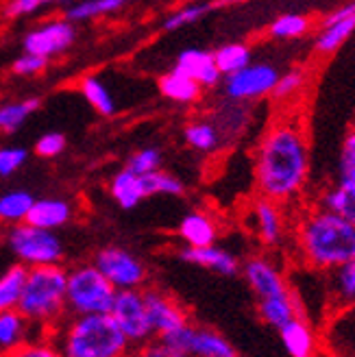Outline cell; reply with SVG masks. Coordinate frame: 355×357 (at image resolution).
I'll return each instance as SVG.
<instances>
[{"label":"cell","mask_w":355,"mask_h":357,"mask_svg":"<svg viewBox=\"0 0 355 357\" xmlns=\"http://www.w3.org/2000/svg\"><path fill=\"white\" fill-rule=\"evenodd\" d=\"M310 176V146L292 122H279L259 139L255 153V183L259 196L277 205L292 201Z\"/></svg>","instance_id":"obj_1"},{"label":"cell","mask_w":355,"mask_h":357,"mask_svg":"<svg viewBox=\"0 0 355 357\" xmlns=\"http://www.w3.org/2000/svg\"><path fill=\"white\" fill-rule=\"evenodd\" d=\"M296 244L303 259L318 271H335L355 261V227L335 213L316 207L296 225Z\"/></svg>","instance_id":"obj_2"},{"label":"cell","mask_w":355,"mask_h":357,"mask_svg":"<svg viewBox=\"0 0 355 357\" xmlns=\"http://www.w3.org/2000/svg\"><path fill=\"white\" fill-rule=\"evenodd\" d=\"M68 271L59 266L29 268L27 283L22 290L20 312L35 327H40L46 335H52L68 314Z\"/></svg>","instance_id":"obj_3"},{"label":"cell","mask_w":355,"mask_h":357,"mask_svg":"<svg viewBox=\"0 0 355 357\" xmlns=\"http://www.w3.org/2000/svg\"><path fill=\"white\" fill-rule=\"evenodd\" d=\"M61 357H129V340L109 314L75 316L57 333Z\"/></svg>","instance_id":"obj_4"},{"label":"cell","mask_w":355,"mask_h":357,"mask_svg":"<svg viewBox=\"0 0 355 357\" xmlns=\"http://www.w3.org/2000/svg\"><path fill=\"white\" fill-rule=\"evenodd\" d=\"M118 290L100 275L94 264L68 271V312L75 316H105L114 307Z\"/></svg>","instance_id":"obj_5"},{"label":"cell","mask_w":355,"mask_h":357,"mask_svg":"<svg viewBox=\"0 0 355 357\" xmlns=\"http://www.w3.org/2000/svg\"><path fill=\"white\" fill-rule=\"evenodd\" d=\"M7 244L24 268L59 266L63 257V242L55 231H44L27 222L11 227Z\"/></svg>","instance_id":"obj_6"},{"label":"cell","mask_w":355,"mask_h":357,"mask_svg":"<svg viewBox=\"0 0 355 357\" xmlns=\"http://www.w3.org/2000/svg\"><path fill=\"white\" fill-rule=\"evenodd\" d=\"M100 275L107 279L118 292L122 290H139L146 281V266L139 257L122 246H105L96 253L92 261Z\"/></svg>","instance_id":"obj_7"},{"label":"cell","mask_w":355,"mask_h":357,"mask_svg":"<svg viewBox=\"0 0 355 357\" xmlns=\"http://www.w3.org/2000/svg\"><path fill=\"white\" fill-rule=\"evenodd\" d=\"M109 316L114 318L118 329L124 333V337L129 340V344H146L155 335L149 312H146L144 292L142 290L118 292Z\"/></svg>","instance_id":"obj_8"},{"label":"cell","mask_w":355,"mask_h":357,"mask_svg":"<svg viewBox=\"0 0 355 357\" xmlns=\"http://www.w3.org/2000/svg\"><path fill=\"white\" fill-rule=\"evenodd\" d=\"M279 77L281 73L271 63H251L240 73L222 79V92L229 100L248 105L264 96H273Z\"/></svg>","instance_id":"obj_9"},{"label":"cell","mask_w":355,"mask_h":357,"mask_svg":"<svg viewBox=\"0 0 355 357\" xmlns=\"http://www.w3.org/2000/svg\"><path fill=\"white\" fill-rule=\"evenodd\" d=\"M77 40V26L63 17H48V20L33 26L22 40L24 52L42 59L57 57L66 52Z\"/></svg>","instance_id":"obj_10"},{"label":"cell","mask_w":355,"mask_h":357,"mask_svg":"<svg viewBox=\"0 0 355 357\" xmlns=\"http://www.w3.org/2000/svg\"><path fill=\"white\" fill-rule=\"evenodd\" d=\"M170 342H174L188 357H238L236 349L225 335L207 327H192L166 335Z\"/></svg>","instance_id":"obj_11"},{"label":"cell","mask_w":355,"mask_h":357,"mask_svg":"<svg viewBox=\"0 0 355 357\" xmlns=\"http://www.w3.org/2000/svg\"><path fill=\"white\" fill-rule=\"evenodd\" d=\"M353 33H355V3H347L338 9L329 11L321 20L314 38V48L321 55H331Z\"/></svg>","instance_id":"obj_12"},{"label":"cell","mask_w":355,"mask_h":357,"mask_svg":"<svg viewBox=\"0 0 355 357\" xmlns=\"http://www.w3.org/2000/svg\"><path fill=\"white\" fill-rule=\"evenodd\" d=\"M242 275L248 283V288L255 292L259 301L288 296V283L283 279L279 268L269 257H251L242 264Z\"/></svg>","instance_id":"obj_13"},{"label":"cell","mask_w":355,"mask_h":357,"mask_svg":"<svg viewBox=\"0 0 355 357\" xmlns=\"http://www.w3.org/2000/svg\"><path fill=\"white\" fill-rule=\"evenodd\" d=\"M144 303H146V312L151 318V327L157 337L172 335L190 325L188 314L181 310L179 303L164 292L144 290Z\"/></svg>","instance_id":"obj_14"},{"label":"cell","mask_w":355,"mask_h":357,"mask_svg":"<svg viewBox=\"0 0 355 357\" xmlns=\"http://www.w3.org/2000/svg\"><path fill=\"white\" fill-rule=\"evenodd\" d=\"M172 70L192 79L194 83H199L201 87H216L222 83V75L214 61V52L203 50V48L181 50Z\"/></svg>","instance_id":"obj_15"},{"label":"cell","mask_w":355,"mask_h":357,"mask_svg":"<svg viewBox=\"0 0 355 357\" xmlns=\"http://www.w3.org/2000/svg\"><path fill=\"white\" fill-rule=\"evenodd\" d=\"M181 259L192 266L205 268L209 273L222 275V277H236L238 273H242L240 259L229 251V248L218 246V244L205 246V248H183Z\"/></svg>","instance_id":"obj_16"},{"label":"cell","mask_w":355,"mask_h":357,"mask_svg":"<svg viewBox=\"0 0 355 357\" xmlns=\"http://www.w3.org/2000/svg\"><path fill=\"white\" fill-rule=\"evenodd\" d=\"M42 335L46 333L40 327H35L17 310L0 314V355H7L33 340H38Z\"/></svg>","instance_id":"obj_17"},{"label":"cell","mask_w":355,"mask_h":357,"mask_svg":"<svg viewBox=\"0 0 355 357\" xmlns=\"http://www.w3.org/2000/svg\"><path fill=\"white\" fill-rule=\"evenodd\" d=\"M325 347L333 357H355V305L338 310L325 329Z\"/></svg>","instance_id":"obj_18"},{"label":"cell","mask_w":355,"mask_h":357,"mask_svg":"<svg viewBox=\"0 0 355 357\" xmlns=\"http://www.w3.org/2000/svg\"><path fill=\"white\" fill-rule=\"evenodd\" d=\"M176 234L186 242V248H205L214 246L218 238L216 222L203 211H190L181 218Z\"/></svg>","instance_id":"obj_19"},{"label":"cell","mask_w":355,"mask_h":357,"mask_svg":"<svg viewBox=\"0 0 355 357\" xmlns=\"http://www.w3.org/2000/svg\"><path fill=\"white\" fill-rule=\"evenodd\" d=\"M253 227H255V236L262 240L266 246H277L283 238V218H281V209L277 203L257 199L253 203Z\"/></svg>","instance_id":"obj_20"},{"label":"cell","mask_w":355,"mask_h":357,"mask_svg":"<svg viewBox=\"0 0 355 357\" xmlns=\"http://www.w3.org/2000/svg\"><path fill=\"white\" fill-rule=\"evenodd\" d=\"M73 205L63 199H38L29 213L27 225L38 227L44 231H57L59 227L73 220Z\"/></svg>","instance_id":"obj_21"},{"label":"cell","mask_w":355,"mask_h":357,"mask_svg":"<svg viewBox=\"0 0 355 357\" xmlns=\"http://www.w3.org/2000/svg\"><path fill=\"white\" fill-rule=\"evenodd\" d=\"M209 120L216 124V129L220 131L222 139H234L246 131L248 122H251V112H248L246 102H236V100L222 98L220 112L216 109Z\"/></svg>","instance_id":"obj_22"},{"label":"cell","mask_w":355,"mask_h":357,"mask_svg":"<svg viewBox=\"0 0 355 357\" xmlns=\"http://www.w3.org/2000/svg\"><path fill=\"white\" fill-rule=\"evenodd\" d=\"M109 194L116 201V205L122 209H133L146 199L144 181H142L139 174L131 172L129 168H122L120 172L114 174L109 183Z\"/></svg>","instance_id":"obj_23"},{"label":"cell","mask_w":355,"mask_h":357,"mask_svg":"<svg viewBox=\"0 0 355 357\" xmlns=\"http://www.w3.org/2000/svg\"><path fill=\"white\" fill-rule=\"evenodd\" d=\"M183 139L192 151H197L201 155L216 153L225 142L220 131L216 129V124L209 118H199V120L188 122L183 129Z\"/></svg>","instance_id":"obj_24"},{"label":"cell","mask_w":355,"mask_h":357,"mask_svg":"<svg viewBox=\"0 0 355 357\" xmlns=\"http://www.w3.org/2000/svg\"><path fill=\"white\" fill-rule=\"evenodd\" d=\"M281 337V344L283 349L288 351L290 357H312L314 355V333L310 329V325L303 320V316L294 318L292 323H288L279 331Z\"/></svg>","instance_id":"obj_25"},{"label":"cell","mask_w":355,"mask_h":357,"mask_svg":"<svg viewBox=\"0 0 355 357\" xmlns=\"http://www.w3.org/2000/svg\"><path fill=\"white\" fill-rule=\"evenodd\" d=\"M159 92H162L164 98L176 105H192L201 98L203 87L183 77L181 73H176V70H170L164 77H159Z\"/></svg>","instance_id":"obj_26"},{"label":"cell","mask_w":355,"mask_h":357,"mask_svg":"<svg viewBox=\"0 0 355 357\" xmlns=\"http://www.w3.org/2000/svg\"><path fill=\"white\" fill-rule=\"evenodd\" d=\"M257 312H259L264 323L275 327L277 331H281L288 323H292L294 318L301 316L299 301L292 294L279 296V298H269V301H259Z\"/></svg>","instance_id":"obj_27"},{"label":"cell","mask_w":355,"mask_h":357,"mask_svg":"<svg viewBox=\"0 0 355 357\" xmlns=\"http://www.w3.org/2000/svg\"><path fill=\"white\" fill-rule=\"evenodd\" d=\"M318 207H323L335 216H340L349 225L355 227V185L349 183H335L327 188L321 194V203Z\"/></svg>","instance_id":"obj_28"},{"label":"cell","mask_w":355,"mask_h":357,"mask_svg":"<svg viewBox=\"0 0 355 357\" xmlns=\"http://www.w3.org/2000/svg\"><path fill=\"white\" fill-rule=\"evenodd\" d=\"M35 201L38 199L27 190H11L3 194L0 196V220L9 222L11 227L24 225Z\"/></svg>","instance_id":"obj_29"},{"label":"cell","mask_w":355,"mask_h":357,"mask_svg":"<svg viewBox=\"0 0 355 357\" xmlns=\"http://www.w3.org/2000/svg\"><path fill=\"white\" fill-rule=\"evenodd\" d=\"M27 273H29V268H24L22 264H15L7 273L0 275V314L17 310V305H20L22 290L27 283Z\"/></svg>","instance_id":"obj_30"},{"label":"cell","mask_w":355,"mask_h":357,"mask_svg":"<svg viewBox=\"0 0 355 357\" xmlns=\"http://www.w3.org/2000/svg\"><path fill=\"white\" fill-rule=\"evenodd\" d=\"M214 61L220 70L222 79L232 77L240 70H244L246 66H251V48L242 42H229L222 44L214 50Z\"/></svg>","instance_id":"obj_31"},{"label":"cell","mask_w":355,"mask_h":357,"mask_svg":"<svg viewBox=\"0 0 355 357\" xmlns=\"http://www.w3.org/2000/svg\"><path fill=\"white\" fill-rule=\"evenodd\" d=\"M124 7H127L124 0H83V3H75L66 9V20L77 24L85 20H94V17L118 13Z\"/></svg>","instance_id":"obj_32"},{"label":"cell","mask_w":355,"mask_h":357,"mask_svg":"<svg viewBox=\"0 0 355 357\" xmlns=\"http://www.w3.org/2000/svg\"><path fill=\"white\" fill-rule=\"evenodd\" d=\"M79 89L83 98L92 105V109L100 116H114L116 114V98L109 92V87L105 85L98 77H83L79 83Z\"/></svg>","instance_id":"obj_33"},{"label":"cell","mask_w":355,"mask_h":357,"mask_svg":"<svg viewBox=\"0 0 355 357\" xmlns=\"http://www.w3.org/2000/svg\"><path fill=\"white\" fill-rule=\"evenodd\" d=\"M40 100L38 98H27V100H15L0 105V133H13L20 129L29 120L33 112H38Z\"/></svg>","instance_id":"obj_34"},{"label":"cell","mask_w":355,"mask_h":357,"mask_svg":"<svg viewBox=\"0 0 355 357\" xmlns=\"http://www.w3.org/2000/svg\"><path fill=\"white\" fill-rule=\"evenodd\" d=\"M310 26L312 22L308 15L290 11V13L277 15L269 26V33L275 40H299L310 31Z\"/></svg>","instance_id":"obj_35"},{"label":"cell","mask_w":355,"mask_h":357,"mask_svg":"<svg viewBox=\"0 0 355 357\" xmlns=\"http://www.w3.org/2000/svg\"><path fill=\"white\" fill-rule=\"evenodd\" d=\"M144 181V192L146 199L149 196H157V194H166V196H181L186 192V185L179 176H174L166 170H157L153 174L142 176Z\"/></svg>","instance_id":"obj_36"},{"label":"cell","mask_w":355,"mask_h":357,"mask_svg":"<svg viewBox=\"0 0 355 357\" xmlns=\"http://www.w3.org/2000/svg\"><path fill=\"white\" fill-rule=\"evenodd\" d=\"M331 290L342 305H355V261L331 271Z\"/></svg>","instance_id":"obj_37"},{"label":"cell","mask_w":355,"mask_h":357,"mask_svg":"<svg viewBox=\"0 0 355 357\" xmlns=\"http://www.w3.org/2000/svg\"><path fill=\"white\" fill-rule=\"evenodd\" d=\"M216 5H211V3H194V5H186L181 9H176L164 20V31H179L183 26L197 24Z\"/></svg>","instance_id":"obj_38"},{"label":"cell","mask_w":355,"mask_h":357,"mask_svg":"<svg viewBox=\"0 0 355 357\" xmlns=\"http://www.w3.org/2000/svg\"><path fill=\"white\" fill-rule=\"evenodd\" d=\"M124 168H129L131 172H135L139 176L153 174L157 170H162V153H159L157 149H153V146L139 149L129 157V162Z\"/></svg>","instance_id":"obj_39"},{"label":"cell","mask_w":355,"mask_h":357,"mask_svg":"<svg viewBox=\"0 0 355 357\" xmlns=\"http://www.w3.org/2000/svg\"><path fill=\"white\" fill-rule=\"evenodd\" d=\"M338 183L355 185V129L349 131L342 139L338 155Z\"/></svg>","instance_id":"obj_40"},{"label":"cell","mask_w":355,"mask_h":357,"mask_svg":"<svg viewBox=\"0 0 355 357\" xmlns=\"http://www.w3.org/2000/svg\"><path fill=\"white\" fill-rule=\"evenodd\" d=\"M0 357H61V351L57 347V342L52 340V335H42L38 340H33L20 349H15L7 355Z\"/></svg>","instance_id":"obj_41"},{"label":"cell","mask_w":355,"mask_h":357,"mask_svg":"<svg viewBox=\"0 0 355 357\" xmlns=\"http://www.w3.org/2000/svg\"><path fill=\"white\" fill-rule=\"evenodd\" d=\"M305 83V73L303 70H299V68H292L288 70V73H283L275 85V92H273V98L277 100H288L292 98L301 87H303Z\"/></svg>","instance_id":"obj_42"},{"label":"cell","mask_w":355,"mask_h":357,"mask_svg":"<svg viewBox=\"0 0 355 357\" xmlns=\"http://www.w3.org/2000/svg\"><path fill=\"white\" fill-rule=\"evenodd\" d=\"M29 159V151L22 146H3L0 149V176H11L20 170Z\"/></svg>","instance_id":"obj_43"},{"label":"cell","mask_w":355,"mask_h":357,"mask_svg":"<svg viewBox=\"0 0 355 357\" xmlns=\"http://www.w3.org/2000/svg\"><path fill=\"white\" fill-rule=\"evenodd\" d=\"M66 135L63 133H57V131H50V133H44L38 142H35V153L44 159H52L57 157L66 151Z\"/></svg>","instance_id":"obj_44"},{"label":"cell","mask_w":355,"mask_h":357,"mask_svg":"<svg viewBox=\"0 0 355 357\" xmlns=\"http://www.w3.org/2000/svg\"><path fill=\"white\" fill-rule=\"evenodd\" d=\"M142 357H188V355L174 342H170L168 337H155V340L144 344Z\"/></svg>","instance_id":"obj_45"},{"label":"cell","mask_w":355,"mask_h":357,"mask_svg":"<svg viewBox=\"0 0 355 357\" xmlns=\"http://www.w3.org/2000/svg\"><path fill=\"white\" fill-rule=\"evenodd\" d=\"M46 66H48V59H42V57H35V55L24 52V55H20L13 61L11 70L17 77H35V75L44 73Z\"/></svg>","instance_id":"obj_46"},{"label":"cell","mask_w":355,"mask_h":357,"mask_svg":"<svg viewBox=\"0 0 355 357\" xmlns=\"http://www.w3.org/2000/svg\"><path fill=\"white\" fill-rule=\"evenodd\" d=\"M46 3L42 0H13V3L5 5V15L7 17H22V15H33L38 13Z\"/></svg>","instance_id":"obj_47"}]
</instances>
